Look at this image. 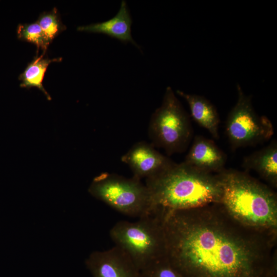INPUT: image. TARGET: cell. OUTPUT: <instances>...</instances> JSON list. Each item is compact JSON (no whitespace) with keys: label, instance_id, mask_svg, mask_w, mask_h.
Listing matches in <instances>:
<instances>
[{"label":"cell","instance_id":"obj_13","mask_svg":"<svg viewBox=\"0 0 277 277\" xmlns=\"http://www.w3.org/2000/svg\"><path fill=\"white\" fill-rule=\"evenodd\" d=\"M178 95L188 103L191 115L201 127L207 130L215 139L219 138L220 117L215 106L206 97L177 90Z\"/></svg>","mask_w":277,"mask_h":277},{"label":"cell","instance_id":"obj_11","mask_svg":"<svg viewBox=\"0 0 277 277\" xmlns=\"http://www.w3.org/2000/svg\"><path fill=\"white\" fill-rule=\"evenodd\" d=\"M131 24L132 19L127 3L125 1H122L118 12L113 17L104 22L79 26L77 30L104 33L122 42H130L138 46L131 35Z\"/></svg>","mask_w":277,"mask_h":277},{"label":"cell","instance_id":"obj_5","mask_svg":"<svg viewBox=\"0 0 277 277\" xmlns=\"http://www.w3.org/2000/svg\"><path fill=\"white\" fill-rule=\"evenodd\" d=\"M88 192L113 209L131 217L140 218L156 209L148 187L133 176L102 173L93 179Z\"/></svg>","mask_w":277,"mask_h":277},{"label":"cell","instance_id":"obj_4","mask_svg":"<svg viewBox=\"0 0 277 277\" xmlns=\"http://www.w3.org/2000/svg\"><path fill=\"white\" fill-rule=\"evenodd\" d=\"M111 239L132 260L141 271L166 256V243L160 210L134 222L121 221L109 232Z\"/></svg>","mask_w":277,"mask_h":277},{"label":"cell","instance_id":"obj_8","mask_svg":"<svg viewBox=\"0 0 277 277\" xmlns=\"http://www.w3.org/2000/svg\"><path fill=\"white\" fill-rule=\"evenodd\" d=\"M86 265L93 277H142L140 269L121 248L92 252Z\"/></svg>","mask_w":277,"mask_h":277},{"label":"cell","instance_id":"obj_16","mask_svg":"<svg viewBox=\"0 0 277 277\" xmlns=\"http://www.w3.org/2000/svg\"><path fill=\"white\" fill-rule=\"evenodd\" d=\"M17 35L19 39L35 45L37 50L41 49L44 53H46L49 44L37 22L31 24H19L17 28Z\"/></svg>","mask_w":277,"mask_h":277},{"label":"cell","instance_id":"obj_6","mask_svg":"<svg viewBox=\"0 0 277 277\" xmlns=\"http://www.w3.org/2000/svg\"><path fill=\"white\" fill-rule=\"evenodd\" d=\"M148 134L151 144L163 149L168 155L185 151L192 140L189 116L170 87L166 89L161 106L151 116Z\"/></svg>","mask_w":277,"mask_h":277},{"label":"cell","instance_id":"obj_7","mask_svg":"<svg viewBox=\"0 0 277 277\" xmlns=\"http://www.w3.org/2000/svg\"><path fill=\"white\" fill-rule=\"evenodd\" d=\"M236 89L238 99L225 124L226 133L233 149L263 143L274 133L270 120L255 112L251 97L244 92L239 84Z\"/></svg>","mask_w":277,"mask_h":277},{"label":"cell","instance_id":"obj_12","mask_svg":"<svg viewBox=\"0 0 277 277\" xmlns=\"http://www.w3.org/2000/svg\"><path fill=\"white\" fill-rule=\"evenodd\" d=\"M242 167L253 170L272 187H277V143L275 140L261 149L245 156Z\"/></svg>","mask_w":277,"mask_h":277},{"label":"cell","instance_id":"obj_14","mask_svg":"<svg viewBox=\"0 0 277 277\" xmlns=\"http://www.w3.org/2000/svg\"><path fill=\"white\" fill-rule=\"evenodd\" d=\"M45 53H43L40 56L36 55L33 60L29 63L26 69L18 76V79L22 82L20 86L22 88L29 89L35 87L41 90L49 101L51 100L50 95L45 89L43 81L45 73L49 65L54 62H60L61 57L50 59L44 57Z\"/></svg>","mask_w":277,"mask_h":277},{"label":"cell","instance_id":"obj_3","mask_svg":"<svg viewBox=\"0 0 277 277\" xmlns=\"http://www.w3.org/2000/svg\"><path fill=\"white\" fill-rule=\"evenodd\" d=\"M156 208L194 209L220 203L222 187L216 174L199 170L184 162L145 180Z\"/></svg>","mask_w":277,"mask_h":277},{"label":"cell","instance_id":"obj_1","mask_svg":"<svg viewBox=\"0 0 277 277\" xmlns=\"http://www.w3.org/2000/svg\"><path fill=\"white\" fill-rule=\"evenodd\" d=\"M161 215L165 257L182 277H277V234L243 226L220 204Z\"/></svg>","mask_w":277,"mask_h":277},{"label":"cell","instance_id":"obj_2","mask_svg":"<svg viewBox=\"0 0 277 277\" xmlns=\"http://www.w3.org/2000/svg\"><path fill=\"white\" fill-rule=\"evenodd\" d=\"M221 183L220 204L244 226L277 234V196L246 171L224 169L216 174Z\"/></svg>","mask_w":277,"mask_h":277},{"label":"cell","instance_id":"obj_15","mask_svg":"<svg viewBox=\"0 0 277 277\" xmlns=\"http://www.w3.org/2000/svg\"><path fill=\"white\" fill-rule=\"evenodd\" d=\"M36 22L41 28L49 44L61 32L66 29V26L62 23L55 7L49 12L42 13Z\"/></svg>","mask_w":277,"mask_h":277},{"label":"cell","instance_id":"obj_9","mask_svg":"<svg viewBox=\"0 0 277 277\" xmlns=\"http://www.w3.org/2000/svg\"><path fill=\"white\" fill-rule=\"evenodd\" d=\"M131 170L133 177L141 180L154 177L164 172L175 163L144 141L134 144L121 157Z\"/></svg>","mask_w":277,"mask_h":277},{"label":"cell","instance_id":"obj_17","mask_svg":"<svg viewBox=\"0 0 277 277\" xmlns=\"http://www.w3.org/2000/svg\"><path fill=\"white\" fill-rule=\"evenodd\" d=\"M142 277H182L166 257L150 264L141 270Z\"/></svg>","mask_w":277,"mask_h":277},{"label":"cell","instance_id":"obj_10","mask_svg":"<svg viewBox=\"0 0 277 277\" xmlns=\"http://www.w3.org/2000/svg\"><path fill=\"white\" fill-rule=\"evenodd\" d=\"M226 161V154L213 141L196 135L184 162L199 170L217 174L225 169Z\"/></svg>","mask_w":277,"mask_h":277}]
</instances>
